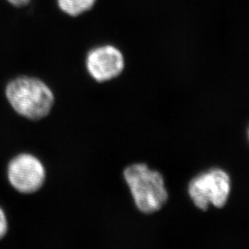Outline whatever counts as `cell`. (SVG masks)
I'll use <instances>...</instances> for the list:
<instances>
[{
	"label": "cell",
	"mask_w": 249,
	"mask_h": 249,
	"mask_svg": "<svg viewBox=\"0 0 249 249\" xmlns=\"http://www.w3.org/2000/svg\"><path fill=\"white\" fill-rule=\"evenodd\" d=\"M7 101L18 115L30 120H40L50 115L54 105L52 89L35 77L20 76L5 88Z\"/></svg>",
	"instance_id": "1"
},
{
	"label": "cell",
	"mask_w": 249,
	"mask_h": 249,
	"mask_svg": "<svg viewBox=\"0 0 249 249\" xmlns=\"http://www.w3.org/2000/svg\"><path fill=\"white\" fill-rule=\"evenodd\" d=\"M124 178L141 213L154 214L168 202L169 193L164 177L146 164L137 163L127 166L124 170Z\"/></svg>",
	"instance_id": "2"
},
{
	"label": "cell",
	"mask_w": 249,
	"mask_h": 249,
	"mask_svg": "<svg viewBox=\"0 0 249 249\" xmlns=\"http://www.w3.org/2000/svg\"><path fill=\"white\" fill-rule=\"evenodd\" d=\"M230 175L219 168L209 169L195 177L189 183L188 194L195 207L207 212L210 207L221 209L230 197Z\"/></svg>",
	"instance_id": "3"
},
{
	"label": "cell",
	"mask_w": 249,
	"mask_h": 249,
	"mask_svg": "<svg viewBox=\"0 0 249 249\" xmlns=\"http://www.w3.org/2000/svg\"><path fill=\"white\" fill-rule=\"evenodd\" d=\"M7 179L11 186L24 195L39 191L45 183L46 170L43 163L30 153H20L7 165Z\"/></svg>",
	"instance_id": "4"
},
{
	"label": "cell",
	"mask_w": 249,
	"mask_h": 249,
	"mask_svg": "<svg viewBox=\"0 0 249 249\" xmlns=\"http://www.w3.org/2000/svg\"><path fill=\"white\" fill-rule=\"evenodd\" d=\"M125 61L120 50L113 45H102L90 50L86 58L89 75L98 83L117 78L124 70Z\"/></svg>",
	"instance_id": "5"
},
{
	"label": "cell",
	"mask_w": 249,
	"mask_h": 249,
	"mask_svg": "<svg viewBox=\"0 0 249 249\" xmlns=\"http://www.w3.org/2000/svg\"><path fill=\"white\" fill-rule=\"evenodd\" d=\"M96 0H56L59 9L70 17H78L91 9Z\"/></svg>",
	"instance_id": "6"
},
{
	"label": "cell",
	"mask_w": 249,
	"mask_h": 249,
	"mask_svg": "<svg viewBox=\"0 0 249 249\" xmlns=\"http://www.w3.org/2000/svg\"><path fill=\"white\" fill-rule=\"evenodd\" d=\"M8 231V223L7 216L3 210L0 207V240L5 237Z\"/></svg>",
	"instance_id": "7"
},
{
	"label": "cell",
	"mask_w": 249,
	"mask_h": 249,
	"mask_svg": "<svg viewBox=\"0 0 249 249\" xmlns=\"http://www.w3.org/2000/svg\"><path fill=\"white\" fill-rule=\"evenodd\" d=\"M7 1L10 4L17 7H24L31 2V0H7Z\"/></svg>",
	"instance_id": "8"
}]
</instances>
